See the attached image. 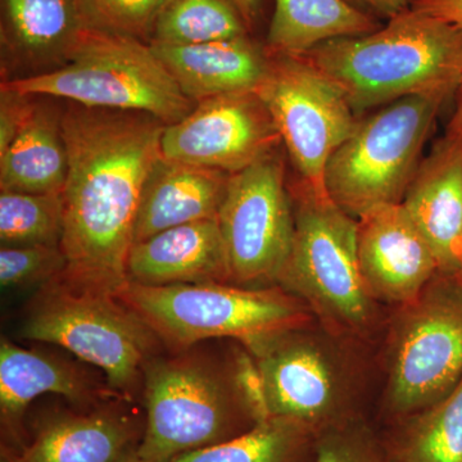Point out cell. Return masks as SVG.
<instances>
[{
    "mask_svg": "<svg viewBox=\"0 0 462 462\" xmlns=\"http://www.w3.org/2000/svg\"><path fill=\"white\" fill-rule=\"evenodd\" d=\"M294 236L278 282L339 329H365L374 298L361 273L357 220L300 184Z\"/></svg>",
    "mask_w": 462,
    "mask_h": 462,
    "instance_id": "obj_8",
    "label": "cell"
},
{
    "mask_svg": "<svg viewBox=\"0 0 462 462\" xmlns=\"http://www.w3.org/2000/svg\"><path fill=\"white\" fill-rule=\"evenodd\" d=\"M23 338L65 348L102 372L109 388L132 401L144 367L162 345L133 310L111 294L48 282L21 328Z\"/></svg>",
    "mask_w": 462,
    "mask_h": 462,
    "instance_id": "obj_6",
    "label": "cell"
},
{
    "mask_svg": "<svg viewBox=\"0 0 462 462\" xmlns=\"http://www.w3.org/2000/svg\"><path fill=\"white\" fill-rule=\"evenodd\" d=\"M2 88L81 107L147 114L166 125L194 108L148 42L96 30L85 32L66 65L3 81Z\"/></svg>",
    "mask_w": 462,
    "mask_h": 462,
    "instance_id": "obj_5",
    "label": "cell"
},
{
    "mask_svg": "<svg viewBox=\"0 0 462 462\" xmlns=\"http://www.w3.org/2000/svg\"><path fill=\"white\" fill-rule=\"evenodd\" d=\"M116 297L172 351L208 339H238L247 348L298 330L310 320L302 300L279 288L231 282L144 285L127 281Z\"/></svg>",
    "mask_w": 462,
    "mask_h": 462,
    "instance_id": "obj_4",
    "label": "cell"
},
{
    "mask_svg": "<svg viewBox=\"0 0 462 462\" xmlns=\"http://www.w3.org/2000/svg\"><path fill=\"white\" fill-rule=\"evenodd\" d=\"M314 462H397L364 428L334 424L322 431Z\"/></svg>",
    "mask_w": 462,
    "mask_h": 462,
    "instance_id": "obj_30",
    "label": "cell"
},
{
    "mask_svg": "<svg viewBox=\"0 0 462 462\" xmlns=\"http://www.w3.org/2000/svg\"><path fill=\"white\" fill-rule=\"evenodd\" d=\"M361 273L374 300L407 306L438 273L436 254L402 203L357 218Z\"/></svg>",
    "mask_w": 462,
    "mask_h": 462,
    "instance_id": "obj_14",
    "label": "cell"
},
{
    "mask_svg": "<svg viewBox=\"0 0 462 462\" xmlns=\"http://www.w3.org/2000/svg\"><path fill=\"white\" fill-rule=\"evenodd\" d=\"M447 98L440 94L406 97L357 121L325 171L333 202L356 220L378 207L402 202Z\"/></svg>",
    "mask_w": 462,
    "mask_h": 462,
    "instance_id": "obj_7",
    "label": "cell"
},
{
    "mask_svg": "<svg viewBox=\"0 0 462 462\" xmlns=\"http://www.w3.org/2000/svg\"><path fill=\"white\" fill-rule=\"evenodd\" d=\"M88 30L78 0H2L3 44L23 62L66 65Z\"/></svg>",
    "mask_w": 462,
    "mask_h": 462,
    "instance_id": "obj_21",
    "label": "cell"
},
{
    "mask_svg": "<svg viewBox=\"0 0 462 462\" xmlns=\"http://www.w3.org/2000/svg\"><path fill=\"white\" fill-rule=\"evenodd\" d=\"M461 142H462V138H461Z\"/></svg>",
    "mask_w": 462,
    "mask_h": 462,
    "instance_id": "obj_37",
    "label": "cell"
},
{
    "mask_svg": "<svg viewBox=\"0 0 462 462\" xmlns=\"http://www.w3.org/2000/svg\"><path fill=\"white\" fill-rule=\"evenodd\" d=\"M217 223L230 282H278L293 242L294 214L273 153L230 175Z\"/></svg>",
    "mask_w": 462,
    "mask_h": 462,
    "instance_id": "obj_11",
    "label": "cell"
},
{
    "mask_svg": "<svg viewBox=\"0 0 462 462\" xmlns=\"http://www.w3.org/2000/svg\"><path fill=\"white\" fill-rule=\"evenodd\" d=\"M111 401L89 412L63 413L39 428L32 442L3 462H118L133 454L138 427Z\"/></svg>",
    "mask_w": 462,
    "mask_h": 462,
    "instance_id": "obj_18",
    "label": "cell"
},
{
    "mask_svg": "<svg viewBox=\"0 0 462 462\" xmlns=\"http://www.w3.org/2000/svg\"><path fill=\"white\" fill-rule=\"evenodd\" d=\"M118 462H144L142 461L141 458L138 457V456L135 455V452H133V454L127 455L126 457H124L123 460Z\"/></svg>",
    "mask_w": 462,
    "mask_h": 462,
    "instance_id": "obj_36",
    "label": "cell"
},
{
    "mask_svg": "<svg viewBox=\"0 0 462 462\" xmlns=\"http://www.w3.org/2000/svg\"><path fill=\"white\" fill-rule=\"evenodd\" d=\"M410 7L462 30V0H413Z\"/></svg>",
    "mask_w": 462,
    "mask_h": 462,
    "instance_id": "obj_32",
    "label": "cell"
},
{
    "mask_svg": "<svg viewBox=\"0 0 462 462\" xmlns=\"http://www.w3.org/2000/svg\"><path fill=\"white\" fill-rule=\"evenodd\" d=\"M406 309L394 340L389 402L422 411L462 378V275L438 273Z\"/></svg>",
    "mask_w": 462,
    "mask_h": 462,
    "instance_id": "obj_10",
    "label": "cell"
},
{
    "mask_svg": "<svg viewBox=\"0 0 462 462\" xmlns=\"http://www.w3.org/2000/svg\"><path fill=\"white\" fill-rule=\"evenodd\" d=\"M248 35L233 0H170L149 44L194 45Z\"/></svg>",
    "mask_w": 462,
    "mask_h": 462,
    "instance_id": "obj_25",
    "label": "cell"
},
{
    "mask_svg": "<svg viewBox=\"0 0 462 462\" xmlns=\"http://www.w3.org/2000/svg\"><path fill=\"white\" fill-rule=\"evenodd\" d=\"M314 433L300 422L270 418L229 440L171 462H300Z\"/></svg>",
    "mask_w": 462,
    "mask_h": 462,
    "instance_id": "obj_24",
    "label": "cell"
},
{
    "mask_svg": "<svg viewBox=\"0 0 462 462\" xmlns=\"http://www.w3.org/2000/svg\"><path fill=\"white\" fill-rule=\"evenodd\" d=\"M66 256L60 245H2L0 284L3 289L47 285L62 275Z\"/></svg>",
    "mask_w": 462,
    "mask_h": 462,
    "instance_id": "obj_29",
    "label": "cell"
},
{
    "mask_svg": "<svg viewBox=\"0 0 462 462\" xmlns=\"http://www.w3.org/2000/svg\"><path fill=\"white\" fill-rule=\"evenodd\" d=\"M196 346L153 356L144 367L147 421L135 455L171 462L229 440L256 425L236 382L223 365Z\"/></svg>",
    "mask_w": 462,
    "mask_h": 462,
    "instance_id": "obj_3",
    "label": "cell"
},
{
    "mask_svg": "<svg viewBox=\"0 0 462 462\" xmlns=\"http://www.w3.org/2000/svg\"><path fill=\"white\" fill-rule=\"evenodd\" d=\"M248 351L263 376L273 418L289 419L314 431L336 424L345 391L342 375L336 361L314 339L291 330Z\"/></svg>",
    "mask_w": 462,
    "mask_h": 462,
    "instance_id": "obj_13",
    "label": "cell"
},
{
    "mask_svg": "<svg viewBox=\"0 0 462 462\" xmlns=\"http://www.w3.org/2000/svg\"><path fill=\"white\" fill-rule=\"evenodd\" d=\"M346 2L370 16L391 20L410 8L413 0H346Z\"/></svg>",
    "mask_w": 462,
    "mask_h": 462,
    "instance_id": "obj_33",
    "label": "cell"
},
{
    "mask_svg": "<svg viewBox=\"0 0 462 462\" xmlns=\"http://www.w3.org/2000/svg\"><path fill=\"white\" fill-rule=\"evenodd\" d=\"M236 7L238 8L239 14H242L245 25L248 29L256 23L258 16L263 7V0H233Z\"/></svg>",
    "mask_w": 462,
    "mask_h": 462,
    "instance_id": "obj_34",
    "label": "cell"
},
{
    "mask_svg": "<svg viewBox=\"0 0 462 462\" xmlns=\"http://www.w3.org/2000/svg\"><path fill=\"white\" fill-rule=\"evenodd\" d=\"M458 98L457 105H456L455 114L452 116L451 121H449L448 130H447V135L451 138L461 139L462 138V79L460 87H458Z\"/></svg>",
    "mask_w": 462,
    "mask_h": 462,
    "instance_id": "obj_35",
    "label": "cell"
},
{
    "mask_svg": "<svg viewBox=\"0 0 462 462\" xmlns=\"http://www.w3.org/2000/svg\"><path fill=\"white\" fill-rule=\"evenodd\" d=\"M165 127L151 115L78 105L62 116L66 269L58 281L111 296L129 281L136 214Z\"/></svg>",
    "mask_w": 462,
    "mask_h": 462,
    "instance_id": "obj_1",
    "label": "cell"
},
{
    "mask_svg": "<svg viewBox=\"0 0 462 462\" xmlns=\"http://www.w3.org/2000/svg\"><path fill=\"white\" fill-rule=\"evenodd\" d=\"M127 279L144 285L230 282L217 217L162 231L132 245Z\"/></svg>",
    "mask_w": 462,
    "mask_h": 462,
    "instance_id": "obj_17",
    "label": "cell"
},
{
    "mask_svg": "<svg viewBox=\"0 0 462 462\" xmlns=\"http://www.w3.org/2000/svg\"><path fill=\"white\" fill-rule=\"evenodd\" d=\"M35 105L30 102L29 96L17 91L0 90V154L5 153L21 127L32 114Z\"/></svg>",
    "mask_w": 462,
    "mask_h": 462,
    "instance_id": "obj_31",
    "label": "cell"
},
{
    "mask_svg": "<svg viewBox=\"0 0 462 462\" xmlns=\"http://www.w3.org/2000/svg\"><path fill=\"white\" fill-rule=\"evenodd\" d=\"M170 0H78L89 30L151 41L154 23Z\"/></svg>",
    "mask_w": 462,
    "mask_h": 462,
    "instance_id": "obj_28",
    "label": "cell"
},
{
    "mask_svg": "<svg viewBox=\"0 0 462 462\" xmlns=\"http://www.w3.org/2000/svg\"><path fill=\"white\" fill-rule=\"evenodd\" d=\"M229 179V173L161 158L143 189L133 245L172 227L217 217Z\"/></svg>",
    "mask_w": 462,
    "mask_h": 462,
    "instance_id": "obj_20",
    "label": "cell"
},
{
    "mask_svg": "<svg viewBox=\"0 0 462 462\" xmlns=\"http://www.w3.org/2000/svg\"><path fill=\"white\" fill-rule=\"evenodd\" d=\"M67 152L60 120L33 107L16 138L0 154V188L25 193H62Z\"/></svg>",
    "mask_w": 462,
    "mask_h": 462,
    "instance_id": "obj_23",
    "label": "cell"
},
{
    "mask_svg": "<svg viewBox=\"0 0 462 462\" xmlns=\"http://www.w3.org/2000/svg\"><path fill=\"white\" fill-rule=\"evenodd\" d=\"M296 167L300 184L329 196L325 171L331 156L354 132V109L345 94L309 60L272 54L256 90Z\"/></svg>",
    "mask_w": 462,
    "mask_h": 462,
    "instance_id": "obj_9",
    "label": "cell"
},
{
    "mask_svg": "<svg viewBox=\"0 0 462 462\" xmlns=\"http://www.w3.org/2000/svg\"><path fill=\"white\" fill-rule=\"evenodd\" d=\"M282 141L256 91L200 100L179 123L166 125L162 157L171 162L236 173L273 153Z\"/></svg>",
    "mask_w": 462,
    "mask_h": 462,
    "instance_id": "obj_12",
    "label": "cell"
},
{
    "mask_svg": "<svg viewBox=\"0 0 462 462\" xmlns=\"http://www.w3.org/2000/svg\"><path fill=\"white\" fill-rule=\"evenodd\" d=\"M149 45L193 102L256 91L270 62V56L248 35L203 44Z\"/></svg>",
    "mask_w": 462,
    "mask_h": 462,
    "instance_id": "obj_19",
    "label": "cell"
},
{
    "mask_svg": "<svg viewBox=\"0 0 462 462\" xmlns=\"http://www.w3.org/2000/svg\"><path fill=\"white\" fill-rule=\"evenodd\" d=\"M65 230L62 193L2 190V245H60Z\"/></svg>",
    "mask_w": 462,
    "mask_h": 462,
    "instance_id": "obj_27",
    "label": "cell"
},
{
    "mask_svg": "<svg viewBox=\"0 0 462 462\" xmlns=\"http://www.w3.org/2000/svg\"><path fill=\"white\" fill-rule=\"evenodd\" d=\"M393 456L397 462H462V378L448 396L420 411Z\"/></svg>",
    "mask_w": 462,
    "mask_h": 462,
    "instance_id": "obj_26",
    "label": "cell"
},
{
    "mask_svg": "<svg viewBox=\"0 0 462 462\" xmlns=\"http://www.w3.org/2000/svg\"><path fill=\"white\" fill-rule=\"evenodd\" d=\"M356 111L406 97L458 90L462 30L411 7L367 35L325 42L303 56Z\"/></svg>",
    "mask_w": 462,
    "mask_h": 462,
    "instance_id": "obj_2",
    "label": "cell"
},
{
    "mask_svg": "<svg viewBox=\"0 0 462 462\" xmlns=\"http://www.w3.org/2000/svg\"><path fill=\"white\" fill-rule=\"evenodd\" d=\"M402 203L440 273L462 275V142L446 135L421 161Z\"/></svg>",
    "mask_w": 462,
    "mask_h": 462,
    "instance_id": "obj_15",
    "label": "cell"
},
{
    "mask_svg": "<svg viewBox=\"0 0 462 462\" xmlns=\"http://www.w3.org/2000/svg\"><path fill=\"white\" fill-rule=\"evenodd\" d=\"M380 27L375 17L346 0H275L267 44L272 54L303 56L322 42L367 35Z\"/></svg>",
    "mask_w": 462,
    "mask_h": 462,
    "instance_id": "obj_22",
    "label": "cell"
},
{
    "mask_svg": "<svg viewBox=\"0 0 462 462\" xmlns=\"http://www.w3.org/2000/svg\"><path fill=\"white\" fill-rule=\"evenodd\" d=\"M44 394L65 397L78 406L96 407L120 400L107 383L83 365L60 356L32 351L2 338L0 343V413L3 424L16 430L27 407ZM125 400V398H123Z\"/></svg>",
    "mask_w": 462,
    "mask_h": 462,
    "instance_id": "obj_16",
    "label": "cell"
}]
</instances>
